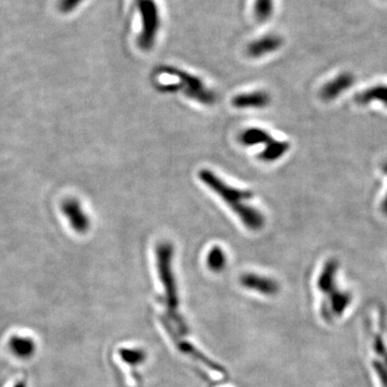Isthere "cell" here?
Listing matches in <instances>:
<instances>
[{
  "label": "cell",
  "mask_w": 387,
  "mask_h": 387,
  "mask_svg": "<svg viewBox=\"0 0 387 387\" xmlns=\"http://www.w3.org/2000/svg\"><path fill=\"white\" fill-rule=\"evenodd\" d=\"M226 254L219 246H213L210 250L207 257V265L210 270L215 272H219L225 268L226 266Z\"/></svg>",
  "instance_id": "16"
},
{
  "label": "cell",
  "mask_w": 387,
  "mask_h": 387,
  "mask_svg": "<svg viewBox=\"0 0 387 387\" xmlns=\"http://www.w3.org/2000/svg\"><path fill=\"white\" fill-rule=\"evenodd\" d=\"M9 348L17 357L30 358L36 351V344L28 337L14 336L9 341Z\"/></svg>",
  "instance_id": "13"
},
{
  "label": "cell",
  "mask_w": 387,
  "mask_h": 387,
  "mask_svg": "<svg viewBox=\"0 0 387 387\" xmlns=\"http://www.w3.org/2000/svg\"><path fill=\"white\" fill-rule=\"evenodd\" d=\"M199 178L208 188L217 192V195L226 202L229 208L238 215L239 219H241L246 228L253 232L263 228L265 217L261 211L246 204L248 200L253 198L254 194L251 190H239L228 186L209 169H201L199 171Z\"/></svg>",
  "instance_id": "1"
},
{
  "label": "cell",
  "mask_w": 387,
  "mask_h": 387,
  "mask_svg": "<svg viewBox=\"0 0 387 387\" xmlns=\"http://www.w3.org/2000/svg\"><path fill=\"white\" fill-rule=\"evenodd\" d=\"M13 387H26V384L23 381H21V382L17 383Z\"/></svg>",
  "instance_id": "21"
},
{
  "label": "cell",
  "mask_w": 387,
  "mask_h": 387,
  "mask_svg": "<svg viewBox=\"0 0 387 387\" xmlns=\"http://www.w3.org/2000/svg\"><path fill=\"white\" fill-rule=\"evenodd\" d=\"M273 12V0H255L254 14L256 20L265 22L270 19Z\"/></svg>",
  "instance_id": "17"
},
{
  "label": "cell",
  "mask_w": 387,
  "mask_h": 387,
  "mask_svg": "<svg viewBox=\"0 0 387 387\" xmlns=\"http://www.w3.org/2000/svg\"><path fill=\"white\" fill-rule=\"evenodd\" d=\"M61 211L69 221L71 228L78 234H86L90 227V217L83 211L80 201L77 199H66L61 204Z\"/></svg>",
  "instance_id": "6"
},
{
  "label": "cell",
  "mask_w": 387,
  "mask_h": 387,
  "mask_svg": "<svg viewBox=\"0 0 387 387\" xmlns=\"http://www.w3.org/2000/svg\"><path fill=\"white\" fill-rule=\"evenodd\" d=\"M240 282L248 290H255L266 296L277 294L279 290L278 283L275 280L255 273H246L242 275Z\"/></svg>",
  "instance_id": "8"
},
{
  "label": "cell",
  "mask_w": 387,
  "mask_h": 387,
  "mask_svg": "<svg viewBox=\"0 0 387 387\" xmlns=\"http://www.w3.org/2000/svg\"><path fill=\"white\" fill-rule=\"evenodd\" d=\"M271 98L264 90H256L251 93L239 94L232 100V106L238 109H261L270 103Z\"/></svg>",
  "instance_id": "11"
},
{
  "label": "cell",
  "mask_w": 387,
  "mask_h": 387,
  "mask_svg": "<svg viewBox=\"0 0 387 387\" xmlns=\"http://www.w3.org/2000/svg\"><path fill=\"white\" fill-rule=\"evenodd\" d=\"M272 137L261 128H248L239 136L240 143L246 146H257V144L268 143Z\"/></svg>",
  "instance_id": "15"
},
{
  "label": "cell",
  "mask_w": 387,
  "mask_h": 387,
  "mask_svg": "<svg viewBox=\"0 0 387 387\" xmlns=\"http://www.w3.org/2000/svg\"><path fill=\"white\" fill-rule=\"evenodd\" d=\"M353 83L354 77L352 76L351 73H341L321 88L319 95H321V99L325 100V101H330V100L336 99L341 93H344L351 88Z\"/></svg>",
  "instance_id": "9"
},
{
  "label": "cell",
  "mask_w": 387,
  "mask_h": 387,
  "mask_svg": "<svg viewBox=\"0 0 387 387\" xmlns=\"http://www.w3.org/2000/svg\"><path fill=\"white\" fill-rule=\"evenodd\" d=\"M161 71L166 75L179 79L180 92L182 90L186 97L192 98V100L206 106L215 105L217 101V95L215 92L206 88L204 82L197 77L192 76L186 71L175 68V67L165 66L161 68Z\"/></svg>",
  "instance_id": "3"
},
{
  "label": "cell",
  "mask_w": 387,
  "mask_h": 387,
  "mask_svg": "<svg viewBox=\"0 0 387 387\" xmlns=\"http://www.w3.org/2000/svg\"><path fill=\"white\" fill-rule=\"evenodd\" d=\"M355 100L361 105L379 101L387 107V86H375L373 88H367L361 93H358Z\"/></svg>",
  "instance_id": "14"
},
{
  "label": "cell",
  "mask_w": 387,
  "mask_h": 387,
  "mask_svg": "<svg viewBox=\"0 0 387 387\" xmlns=\"http://www.w3.org/2000/svg\"><path fill=\"white\" fill-rule=\"evenodd\" d=\"M137 8L141 17L142 30L138 38V46L144 51H149L155 43L159 30V8L155 0H136Z\"/></svg>",
  "instance_id": "4"
},
{
  "label": "cell",
  "mask_w": 387,
  "mask_h": 387,
  "mask_svg": "<svg viewBox=\"0 0 387 387\" xmlns=\"http://www.w3.org/2000/svg\"><path fill=\"white\" fill-rule=\"evenodd\" d=\"M283 40L277 34H267L259 39L254 40L246 48V53L252 59H259L273 52L278 51L282 47Z\"/></svg>",
  "instance_id": "7"
},
{
  "label": "cell",
  "mask_w": 387,
  "mask_h": 387,
  "mask_svg": "<svg viewBox=\"0 0 387 387\" xmlns=\"http://www.w3.org/2000/svg\"><path fill=\"white\" fill-rule=\"evenodd\" d=\"M157 270L159 279L166 288L169 306L177 305V285L172 269L173 246L169 242L159 244L156 248Z\"/></svg>",
  "instance_id": "5"
},
{
  "label": "cell",
  "mask_w": 387,
  "mask_h": 387,
  "mask_svg": "<svg viewBox=\"0 0 387 387\" xmlns=\"http://www.w3.org/2000/svg\"><path fill=\"white\" fill-rule=\"evenodd\" d=\"M265 146V149L258 154V159L266 161V163H272V161H278L285 154L288 153L290 146L288 142L278 141L273 138Z\"/></svg>",
  "instance_id": "12"
},
{
  "label": "cell",
  "mask_w": 387,
  "mask_h": 387,
  "mask_svg": "<svg viewBox=\"0 0 387 387\" xmlns=\"http://www.w3.org/2000/svg\"><path fill=\"white\" fill-rule=\"evenodd\" d=\"M338 270V263L334 259L325 264L324 269L319 275L317 285L321 292L327 296L328 299L325 301V305L321 308L323 317H326V321L336 319L344 315L348 306L351 305L352 296L348 292L339 290L337 286L336 275Z\"/></svg>",
  "instance_id": "2"
},
{
  "label": "cell",
  "mask_w": 387,
  "mask_h": 387,
  "mask_svg": "<svg viewBox=\"0 0 387 387\" xmlns=\"http://www.w3.org/2000/svg\"><path fill=\"white\" fill-rule=\"evenodd\" d=\"M383 171L387 173V163H385L384 167H383ZM381 209H382L383 213L387 217V194L385 196L384 199H383L382 205H381Z\"/></svg>",
  "instance_id": "20"
},
{
  "label": "cell",
  "mask_w": 387,
  "mask_h": 387,
  "mask_svg": "<svg viewBox=\"0 0 387 387\" xmlns=\"http://www.w3.org/2000/svg\"><path fill=\"white\" fill-rule=\"evenodd\" d=\"M81 1L82 0H61L59 3V10L63 12H69V11L73 10Z\"/></svg>",
  "instance_id": "19"
},
{
  "label": "cell",
  "mask_w": 387,
  "mask_h": 387,
  "mask_svg": "<svg viewBox=\"0 0 387 387\" xmlns=\"http://www.w3.org/2000/svg\"><path fill=\"white\" fill-rule=\"evenodd\" d=\"M373 368L383 387H387V348L380 336L373 340Z\"/></svg>",
  "instance_id": "10"
},
{
  "label": "cell",
  "mask_w": 387,
  "mask_h": 387,
  "mask_svg": "<svg viewBox=\"0 0 387 387\" xmlns=\"http://www.w3.org/2000/svg\"><path fill=\"white\" fill-rule=\"evenodd\" d=\"M121 356L126 363L138 364L143 361L144 354L139 350H129L125 348L121 351Z\"/></svg>",
  "instance_id": "18"
}]
</instances>
